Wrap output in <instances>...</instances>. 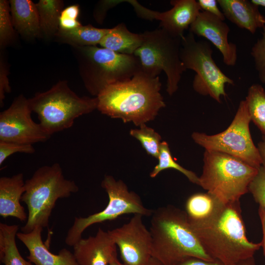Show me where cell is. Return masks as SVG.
I'll use <instances>...</instances> for the list:
<instances>
[{"instance_id": "obj_1", "label": "cell", "mask_w": 265, "mask_h": 265, "mask_svg": "<svg viewBox=\"0 0 265 265\" xmlns=\"http://www.w3.org/2000/svg\"><path fill=\"white\" fill-rule=\"evenodd\" d=\"M188 219L205 252L223 265H236L262 247L247 238L239 201L220 203L206 217Z\"/></svg>"}, {"instance_id": "obj_18", "label": "cell", "mask_w": 265, "mask_h": 265, "mask_svg": "<svg viewBox=\"0 0 265 265\" xmlns=\"http://www.w3.org/2000/svg\"><path fill=\"white\" fill-rule=\"evenodd\" d=\"M225 18L238 27L254 34L258 28L265 26V17L259 6L251 0H217Z\"/></svg>"}, {"instance_id": "obj_28", "label": "cell", "mask_w": 265, "mask_h": 265, "mask_svg": "<svg viewBox=\"0 0 265 265\" xmlns=\"http://www.w3.org/2000/svg\"><path fill=\"white\" fill-rule=\"evenodd\" d=\"M130 134L138 140L147 153L158 159L159 155L161 136L145 124L139 129H131Z\"/></svg>"}, {"instance_id": "obj_26", "label": "cell", "mask_w": 265, "mask_h": 265, "mask_svg": "<svg viewBox=\"0 0 265 265\" xmlns=\"http://www.w3.org/2000/svg\"><path fill=\"white\" fill-rule=\"evenodd\" d=\"M220 202L207 193H197L191 195L186 203V212L189 219L204 218L212 213Z\"/></svg>"}, {"instance_id": "obj_24", "label": "cell", "mask_w": 265, "mask_h": 265, "mask_svg": "<svg viewBox=\"0 0 265 265\" xmlns=\"http://www.w3.org/2000/svg\"><path fill=\"white\" fill-rule=\"evenodd\" d=\"M38 10L41 34L46 37L55 36L59 29V18L63 1L60 0H40L35 3Z\"/></svg>"}, {"instance_id": "obj_22", "label": "cell", "mask_w": 265, "mask_h": 265, "mask_svg": "<svg viewBox=\"0 0 265 265\" xmlns=\"http://www.w3.org/2000/svg\"><path fill=\"white\" fill-rule=\"evenodd\" d=\"M19 226L0 223V261L4 265H34L20 254L15 238Z\"/></svg>"}, {"instance_id": "obj_5", "label": "cell", "mask_w": 265, "mask_h": 265, "mask_svg": "<svg viewBox=\"0 0 265 265\" xmlns=\"http://www.w3.org/2000/svg\"><path fill=\"white\" fill-rule=\"evenodd\" d=\"M30 107L39 124L49 135L71 128L76 118L97 108V97L78 96L65 80L49 90L36 93L28 99Z\"/></svg>"}, {"instance_id": "obj_40", "label": "cell", "mask_w": 265, "mask_h": 265, "mask_svg": "<svg viewBox=\"0 0 265 265\" xmlns=\"http://www.w3.org/2000/svg\"><path fill=\"white\" fill-rule=\"evenodd\" d=\"M147 265H163L157 259L152 257Z\"/></svg>"}, {"instance_id": "obj_3", "label": "cell", "mask_w": 265, "mask_h": 265, "mask_svg": "<svg viewBox=\"0 0 265 265\" xmlns=\"http://www.w3.org/2000/svg\"><path fill=\"white\" fill-rule=\"evenodd\" d=\"M151 216L152 257L163 265H174L190 257L214 261L203 249L186 211L169 205L153 211Z\"/></svg>"}, {"instance_id": "obj_6", "label": "cell", "mask_w": 265, "mask_h": 265, "mask_svg": "<svg viewBox=\"0 0 265 265\" xmlns=\"http://www.w3.org/2000/svg\"><path fill=\"white\" fill-rule=\"evenodd\" d=\"M198 185L224 204L239 201L258 169L221 152L205 150Z\"/></svg>"}, {"instance_id": "obj_42", "label": "cell", "mask_w": 265, "mask_h": 265, "mask_svg": "<svg viewBox=\"0 0 265 265\" xmlns=\"http://www.w3.org/2000/svg\"><path fill=\"white\" fill-rule=\"evenodd\" d=\"M251 1L259 6L265 7V0H251Z\"/></svg>"}, {"instance_id": "obj_41", "label": "cell", "mask_w": 265, "mask_h": 265, "mask_svg": "<svg viewBox=\"0 0 265 265\" xmlns=\"http://www.w3.org/2000/svg\"><path fill=\"white\" fill-rule=\"evenodd\" d=\"M108 265H126L124 263H121L118 260L117 257L114 258L109 263Z\"/></svg>"}, {"instance_id": "obj_8", "label": "cell", "mask_w": 265, "mask_h": 265, "mask_svg": "<svg viewBox=\"0 0 265 265\" xmlns=\"http://www.w3.org/2000/svg\"><path fill=\"white\" fill-rule=\"evenodd\" d=\"M141 34L142 44L133 55L138 58L142 71L149 76L156 77L164 71L167 77L166 91L172 96L186 70L180 58L182 38L161 27Z\"/></svg>"}, {"instance_id": "obj_16", "label": "cell", "mask_w": 265, "mask_h": 265, "mask_svg": "<svg viewBox=\"0 0 265 265\" xmlns=\"http://www.w3.org/2000/svg\"><path fill=\"white\" fill-rule=\"evenodd\" d=\"M42 227H36L27 233L18 232L16 237L27 248L28 260L34 265H79L74 253L63 248L58 254L51 252L42 239Z\"/></svg>"}, {"instance_id": "obj_2", "label": "cell", "mask_w": 265, "mask_h": 265, "mask_svg": "<svg viewBox=\"0 0 265 265\" xmlns=\"http://www.w3.org/2000/svg\"><path fill=\"white\" fill-rule=\"evenodd\" d=\"M159 76L152 77L141 70L129 80L103 89L96 97L97 109L111 118L140 127L154 120L165 106Z\"/></svg>"}, {"instance_id": "obj_7", "label": "cell", "mask_w": 265, "mask_h": 265, "mask_svg": "<svg viewBox=\"0 0 265 265\" xmlns=\"http://www.w3.org/2000/svg\"><path fill=\"white\" fill-rule=\"evenodd\" d=\"M77 51L79 70L84 86L97 96L107 86L131 79L142 70L134 55L115 53L96 46L74 47Z\"/></svg>"}, {"instance_id": "obj_34", "label": "cell", "mask_w": 265, "mask_h": 265, "mask_svg": "<svg viewBox=\"0 0 265 265\" xmlns=\"http://www.w3.org/2000/svg\"><path fill=\"white\" fill-rule=\"evenodd\" d=\"M8 73L6 65L1 56L0 61V105L1 107L3 106L5 94L11 92V87L7 77Z\"/></svg>"}, {"instance_id": "obj_30", "label": "cell", "mask_w": 265, "mask_h": 265, "mask_svg": "<svg viewBox=\"0 0 265 265\" xmlns=\"http://www.w3.org/2000/svg\"><path fill=\"white\" fill-rule=\"evenodd\" d=\"M262 35L251 48L255 69L260 81L265 84V26L263 28Z\"/></svg>"}, {"instance_id": "obj_29", "label": "cell", "mask_w": 265, "mask_h": 265, "mask_svg": "<svg viewBox=\"0 0 265 265\" xmlns=\"http://www.w3.org/2000/svg\"><path fill=\"white\" fill-rule=\"evenodd\" d=\"M9 2L0 0V46L3 48L14 41L15 32L10 14Z\"/></svg>"}, {"instance_id": "obj_19", "label": "cell", "mask_w": 265, "mask_h": 265, "mask_svg": "<svg viewBox=\"0 0 265 265\" xmlns=\"http://www.w3.org/2000/svg\"><path fill=\"white\" fill-rule=\"evenodd\" d=\"M25 190L22 173L11 177L0 178V215L4 218L15 217L21 221L27 220L25 209L20 204Z\"/></svg>"}, {"instance_id": "obj_31", "label": "cell", "mask_w": 265, "mask_h": 265, "mask_svg": "<svg viewBox=\"0 0 265 265\" xmlns=\"http://www.w3.org/2000/svg\"><path fill=\"white\" fill-rule=\"evenodd\" d=\"M248 190L259 207L265 209V169L263 166L259 168L249 186Z\"/></svg>"}, {"instance_id": "obj_27", "label": "cell", "mask_w": 265, "mask_h": 265, "mask_svg": "<svg viewBox=\"0 0 265 265\" xmlns=\"http://www.w3.org/2000/svg\"><path fill=\"white\" fill-rule=\"evenodd\" d=\"M158 159V163L150 173V176L151 178L156 177L162 170L171 168L181 172L190 182L198 185L199 177L192 171L184 168L175 162L172 157L168 144L165 141H162L160 143Z\"/></svg>"}, {"instance_id": "obj_10", "label": "cell", "mask_w": 265, "mask_h": 265, "mask_svg": "<svg viewBox=\"0 0 265 265\" xmlns=\"http://www.w3.org/2000/svg\"><path fill=\"white\" fill-rule=\"evenodd\" d=\"M250 117L246 102L240 101L230 126L224 131L213 135L194 132V141L205 150L223 153L238 158L258 169L262 160L249 130Z\"/></svg>"}, {"instance_id": "obj_36", "label": "cell", "mask_w": 265, "mask_h": 265, "mask_svg": "<svg viewBox=\"0 0 265 265\" xmlns=\"http://www.w3.org/2000/svg\"><path fill=\"white\" fill-rule=\"evenodd\" d=\"M174 265H223L217 261H208L196 257H187Z\"/></svg>"}, {"instance_id": "obj_12", "label": "cell", "mask_w": 265, "mask_h": 265, "mask_svg": "<svg viewBox=\"0 0 265 265\" xmlns=\"http://www.w3.org/2000/svg\"><path fill=\"white\" fill-rule=\"evenodd\" d=\"M28 99L16 97L0 113V141L31 144L45 142L51 136L32 119Z\"/></svg>"}, {"instance_id": "obj_33", "label": "cell", "mask_w": 265, "mask_h": 265, "mask_svg": "<svg viewBox=\"0 0 265 265\" xmlns=\"http://www.w3.org/2000/svg\"><path fill=\"white\" fill-rule=\"evenodd\" d=\"M35 150L32 145L0 141V165L12 154L16 153L33 154Z\"/></svg>"}, {"instance_id": "obj_11", "label": "cell", "mask_w": 265, "mask_h": 265, "mask_svg": "<svg viewBox=\"0 0 265 265\" xmlns=\"http://www.w3.org/2000/svg\"><path fill=\"white\" fill-rule=\"evenodd\" d=\"M101 186L108 197L107 206L102 211L87 217H75L65 239L68 245L73 246L82 238L84 230L94 224L114 220L125 214L151 216L153 211L146 208L139 196L133 191H129L122 180L116 181L113 176L106 175L102 182Z\"/></svg>"}, {"instance_id": "obj_15", "label": "cell", "mask_w": 265, "mask_h": 265, "mask_svg": "<svg viewBox=\"0 0 265 265\" xmlns=\"http://www.w3.org/2000/svg\"><path fill=\"white\" fill-rule=\"evenodd\" d=\"M73 248L79 265H108L117 257L116 245L108 232L101 228L95 236L81 238Z\"/></svg>"}, {"instance_id": "obj_39", "label": "cell", "mask_w": 265, "mask_h": 265, "mask_svg": "<svg viewBox=\"0 0 265 265\" xmlns=\"http://www.w3.org/2000/svg\"><path fill=\"white\" fill-rule=\"evenodd\" d=\"M236 265H256L254 256L245 259Z\"/></svg>"}, {"instance_id": "obj_25", "label": "cell", "mask_w": 265, "mask_h": 265, "mask_svg": "<svg viewBox=\"0 0 265 265\" xmlns=\"http://www.w3.org/2000/svg\"><path fill=\"white\" fill-rule=\"evenodd\" d=\"M252 121L265 136V90L259 84L248 89L245 100Z\"/></svg>"}, {"instance_id": "obj_20", "label": "cell", "mask_w": 265, "mask_h": 265, "mask_svg": "<svg viewBox=\"0 0 265 265\" xmlns=\"http://www.w3.org/2000/svg\"><path fill=\"white\" fill-rule=\"evenodd\" d=\"M12 23L15 29L27 38L38 37L42 34L38 10L30 0L9 1Z\"/></svg>"}, {"instance_id": "obj_4", "label": "cell", "mask_w": 265, "mask_h": 265, "mask_svg": "<svg viewBox=\"0 0 265 265\" xmlns=\"http://www.w3.org/2000/svg\"><path fill=\"white\" fill-rule=\"evenodd\" d=\"M25 188L21 200L28 210L27 220L21 229L25 233L36 227H48L57 200L68 198L79 189L75 181L64 177L58 163L39 167L25 182Z\"/></svg>"}, {"instance_id": "obj_13", "label": "cell", "mask_w": 265, "mask_h": 265, "mask_svg": "<svg viewBox=\"0 0 265 265\" xmlns=\"http://www.w3.org/2000/svg\"><path fill=\"white\" fill-rule=\"evenodd\" d=\"M135 214L126 223L107 232L119 249L126 265H147L152 257V237L142 221Z\"/></svg>"}, {"instance_id": "obj_23", "label": "cell", "mask_w": 265, "mask_h": 265, "mask_svg": "<svg viewBox=\"0 0 265 265\" xmlns=\"http://www.w3.org/2000/svg\"><path fill=\"white\" fill-rule=\"evenodd\" d=\"M109 28H100L91 25L64 30L59 29L55 36L73 47L96 46L99 44Z\"/></svg>"}, {"instance_id": "obj_9", "label": "cell", "mask_w": 265, "mask_h": 265, "mask_svg": "<svg viewBox=\"0 0 265 265\" xmlns=\"http://www.w3.org/2000/svg\"><path fill=\"white\" fill-rule=\"evenodd\" d=\"M212 53L208 42L196 40L190 31L182 39L180 58L186 70H192L196 73L192 83L194 90L221 103V97L226 96L225 84L233 85L234 82L217 66Z\"/></svg>"}, {"instance_id": "obj_17", "label": "cell", "mask_w": 265, "mask_h": 265, "mask_svg": "<svg viewBox=\"0 0 265 265\" xmlns=\"http://www.w3.org/2000/svg\"><path fill=\"white\" fill-rule=\"evenodd\" d=\"M173 7L159 15L161 27L171 34L184 37V32L195 21L201 8L195 0H173Z\"/></svg>"}, {"instance_id": "obj_21", "label": "cell", "mask_w": 265, "mask_h": 265, "mask_svg": "<svg viewBox=\"0 0 265 265\" xmlns=\"http://www.w3.org/2000/svg\"><path fill=\"white\" fill-rule=\"evenodd\" d=\"M143 42L142 34L131 32L126 25L120 23L115 27L109 28L99 45L115 53L133 55Z\"/></svg>"}, {"instance_id": "obj_35", "label": "cell", "mask_w": 265, "mask_h": 265, "mask_svg": "<svg viewBox=\"0 0 265 265\" xmlns=\"http://www.w3.org/2000/svg\"><path fill=\"white\" fill-rule=\"evenodd\" d=\"M201 10L208 12L222 21L225 17L224 14L220 11L217 5V1L216 0H199L197 1Z\"/></svg>"}, {"instance_id": "obj_38", "label": "cell", "mask_w": 265, "mask_h": 265, "mask_svg": "<svg viewBox=\"0 0 265 265\" xmlns=\"http://www.w3.org/2000/svg\"><path fill=\"white\" fill-rule=\"evenodd\" d=\"M257 148L262 160V166L265 169V136H263L262 140L258 144Z\"/></svg>"}, {"instance_id": "obj_32", "label": "cell", "mask_w": 265, "mask_h": 265, "mask_svg": "<svg viewBox=\"0 0 265 265\" xmlns=\"http://www.w3.org/2000/svg\"><path fill=\"white\" fill-rule=\"evenodd\" d=\"M80 6L78 4L72 5L63 9L59 18V29L70 30L82 26L78 21Z\"/></svg>"}, {"instance_id": "obj_14", "label": "cell", "mask_w": 265, "mask_h": 265, "mask_svg": "<svg viewBox=\"0 0 265 265\" xmlns=\"http://www.w3.org/2000/svg\"><path fill=\"white\" fill-rule=\"evenodd\" d=\"M230 30L224 21L204 11L199 13L189 27V31L205 38L220 51L226 65L233 66L237 60V49L235 44L229 42Z\"/></svg>"}, {"instance_id": "obj_37", "label": "cell", "mask_w": 265, "mask_h": 265, "mask_svg": "<svg viewBox=\"0 0 265 265\" xmlns=\"http://www.w3.org/2000/svg\"><path fill=\"white\" fill-rule=\"evenodd\" d=\"M258 213L261 223L263 233V238L261 241L262 247H263L264 254L265 257V209L259 207Z\"/></svg>"}]
</instances>
